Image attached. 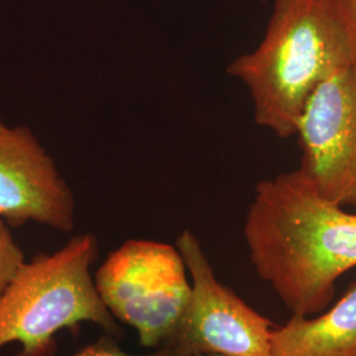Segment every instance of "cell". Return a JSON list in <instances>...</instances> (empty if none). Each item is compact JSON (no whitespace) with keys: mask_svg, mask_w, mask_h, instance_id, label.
Segmentation results:
<instances>
[{"mask_svg":"<svg viewBox=\"0 0 356 356\" xmlns=\"http://www.w3.org/2000/svg\"><path fill=\"white\" fill-rule=\"evenodd\" d=\"M94 284L110 314L152 350L172 341L191 301V282L177 247L151 239H128L107 254Z\"/></svg>","mask_w":356,"mask_h":356,"instance_id":"277c9868","label":"cell"},{"mask_svg":"<svg viewBox=\"0 0 356 356\" xmlns=\"http://www.w3.org/2000/svg\"><path fill=\"white\" fill-rule=\"evenodd\" d=\"M297 135L298 170L323 198L356 207V64L319 86L306 106Z\"/></svg>","mask_w":356,"mask_h":356,"instance_id":"8992f818","label":"cell"},{"mask_svg":"<svg viewBox=\"0 0 356 356\" xmlns=\"http://www.w3.org/2000/svg\"><path fill=\"white\" fill-rule=\"evenodd\" d=\"M175 245L191 276V296L168 343L184 356H270L276 325L216 279L202 244L191 229H184Z\"/></svg>","mask_w":356,"mask_h":356,"instance_id":"5b68a950","label":"cell"},{"mask_svg":"<svg viewBox=\"0 0 356 356\" xmlns=\"http://www.w3.org/2000/svg\"><path fill=\"white\" fill-rule=\"evenodd\" d=\"M270 356H356V280L325 314L276 325Z\"/></svg>","mask_w":356,"mask_h":356,"instance_id":"ba28073f","label":"cell"},{"mask_svg":"<svg viewBox=\"0 0 356 356\" xmlns=\"http://www.w3.org/2000/svg\"><path fill=\"white\" fill-rule=\"evenodd\" d=\"M197 356H223V355H216V354H202V355H197Z\"/></svg>","mask_w":356,"mask_h":356,"instance_id":"7c38bea8","label":"cell"},{"mask_svg":"<svg viewBox=\"0 0 356 356\" xmlns=\"http://www.w3.org/2000/svg\"><path fill=\"white\" fill-rule=\"evenodd\" d=\"M257 276L293 314L317 316L356 267V216L323 198L297 169L260 181L244 222Z\"/></svg>","mask_w":356,"mask_h":356,"instance_id":"6da1fadb","label":"cell"},{"mask_svg":"<svg viewBox=\"0 0 356 356\" xmlns=\"http://www.w3.org/2000/svg\"><path fill=\"white\" fill-rule=\"evenodd\" d=\"M98 254V238L86 232L26 260L0 294V348L16 342L22 346L16 356H54L56 334L82 323L123 337L95 289L91 267Z\"/></svg>","mask_w":356,"mask_h":356,"instance_id":"3957f363","label":"cell"},{"mask_svg":"<svg viewBox=\"0 0 356 356\" xmlns=\"http://www.w3.org/2000/svg\"><path fill=\"white\" fill-rule=\"evenodd\" d=\"M70 356H184L172 343H166L159 348H153L147 354H129L119 347L116 338L104 332L95 342L88 344L82 350Z\"/></svg>","mask_w":356,"mask_h":356,"instance_id":"30bf717a","label":"cell"},{"mask_svg":"<svg viewBox=\"0 0 356 356\" xmlns=\"http://www.w3.org/2000/svg\"><path fill=\"white\" fill-rule=\"evenodd\" d=\"M74 213L73 191L32 129L0 116V218L11 229L38 223L69 234Z\"/></svg>","mask_w":356,"mask_h":356,"instance_id":"52a82bcc","label":"cell"},{"mask_svg":"<svg viewBox=\"0 0 356 356\" xmlns=\"http://www.w3.org/2000/svg\"><path fill=\"white\" fill-rule=\"evenodd\" d=\"M338 3L343 11L350 29L353 32L356 47V0H338Z\"/></svg>","mask_w":356,"mask_h":356,"instance_id":"8fae6325","label":"cell"},{"mask_svg":"<svg viewBox=\"0 0 356 356\" xmlns=\"http://www.w3.org/2000/svg\"><path fill=\"white\" fill-rule=\"evenodd\" d=\"M354 64L355 41L338 0H276L263 41L227 73L250 91L256 124L285 139L297 135L319 86Z\"/></svg>","mask_w":356,"mask_h":356,"instance_id":"7a4b0ae2","label":"cell"},{"mask_svg":"<svg viewBox=\"0 0 356 356\" xmlns=\"http://www.w3.org/2000/svg\"><path fill=\"white\" fill-rule=\"evenodd\" d=\"M26 260L22 247L13 238L11 227L0 218V294Z\"/></svg>","mask_w":356,"mask_h":356,"instance_id":"9c48e42d","label":"cell"}]
</instances>
